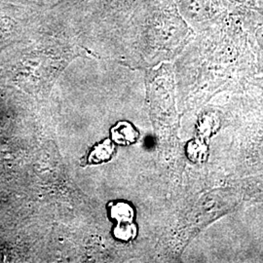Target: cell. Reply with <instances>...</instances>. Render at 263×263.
<instances>
[{
  "mask_svg": "<svg viewBox=\"0 0 263 263\" xmlns=\"http://www.w3.org/2000/svg\"><path fill=\"white\" fill-rule=\"evenodd\" d=\"M114 143L110 140H104V141L95 145L94 148L89 154L88 161L90 164H102L104 162H107L111 159L113 153H114Z\"/></svg>",
  "mask_w": 263,
  "mask_h": 263,
  "instance_id": "obj_4",
  "label": "cell"
},
{
  "mask_svg": "<svg viewBox=\"0 0 263 263\" xmlns=\"http://www.w3.org/2000/svg\"><path fill=\"white\" fill-rule=\"evenodd\" d=\"M111 141L120 145H130L139 140L140 134L138 130L128 121H120L112 127Z\"/></svg>",
  "mask_w": 263,
  "mask_h": 263,
  "instance_id": "obj_1",
  "label": "cell"
},
{
  "mask_svg": "<svg viewBox=\"0 0 263 263\" xmlns=\"http://www.w3.org/2000/svg\"><path fill=\"white\" fill-rule=\"evenodd\" d=\"M110 216L119 222H133L135 210L126 202H117L110 206Z\"/></svg>",
  "mask_w": 263,
  "mask_h": 263,
  "instance_id": "obj_5",
  "label": "cell"
},
{
  "mask_svg": "<svg viewBox=\"0 0 263 263\" xmlns=\"http://www.w3.org/2000/svg\"><path fill=\"white\" fill-rule=\"evenodd\" d=\"M185 152L188 159L191 162L201 164L207 161L210 154V148L207 141L198 137L188 141Z\"/></svg>",
  "mask_w": 263,
  "mask_h": 263,
  "instance_id": "obj_2",
  "label": "cell"
},
{
  "mask_svg": "<svg viewBox=\"0 0 263 263\" xmlns=\"http://www.w3.org/2000/svg\"><path fill=\"white\" fill-rule=\"evenodd\" d=\"M255 38H256V42L258 44V46L261 48L263 51V27L258 28L255 31Z\"/></svg>",
  "mask_w": 263,
  "mask_h": 263,
  "instance_id": "obj_7",
  "label": "cell"
},
{
  "mask_svg": "<svg viewBox=\"0 0 263 263\" xmlns=\"http://www.w3.org/2000/svg\"><path fill=\"white\" fill-rule=\"evenodd\" d=\"M138 234V228L134 222H119L113 230V235L123 242L132 241Z\"/></svg>",
  "mask_w": 263,
  "mask_h": 263,
  "instance_id": "obj_6",
  "label": "cell"
},
{
  "mask_svg": "<svg viewBox=\"0 0 263 263\" xmlns=\"http://www.w3.org/2000/svg\"><path fill=\"white\" fill-rule=\"evenodd\" d=\"M219 128V118L216 113L207 112L199 119L197 125L198 137L208 141Z\"/></svg>",
  "mask_w": 263,
  "mask_h": 263,
  "instance_id": "obj_3",
  "label": "cell"
}]
</instances>
